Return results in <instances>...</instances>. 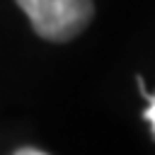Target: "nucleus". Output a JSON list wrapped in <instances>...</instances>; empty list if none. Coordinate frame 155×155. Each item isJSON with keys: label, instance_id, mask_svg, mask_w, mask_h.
Wrapping results in <instances>:
<instances>
[{"label": "nucleus", "instance_id": "1", "mask_svg": "<svg viewBox=\"0 0 155 155\" xmlns=\"http://www.w3.org/2000/svg\"><path fill=\"white\" fill-rule=\"evenodd\" d=\"M34 31L46 41H70L92 19V0H17Z\"/></svg>", "mask_w": 155, "mask_h": 155}, {"label": "nucleus", "instance_id": "2", "mask_svg": "<svg viewBox=\"0 0 155 155\" xmlns=\"http://www.w3.org/2000/svg\"><path fill=\"white\" fill-rule=\"evenodd\" d=\"M143 94H145V92H143ZM145 97H148V104H150V107L143 111V116L153 124V136H155V94H145Z\"/></svg>", "mask_w": 155, "mask_h": 155}, {"label": "nucleus", "instance_id": "3", "mask_svg": "<svg viewBox=\"0 0 155 155\" xmlns=\"http://www.w3.org/2000/svg\"><path fill=\"white\" fill-rule=\"evenodd\" d=\"M15 155H46V153H41V150H36V148H19Z\"/></svg>", "mask_w": 155, "mask_h": 155}]
</instances>
